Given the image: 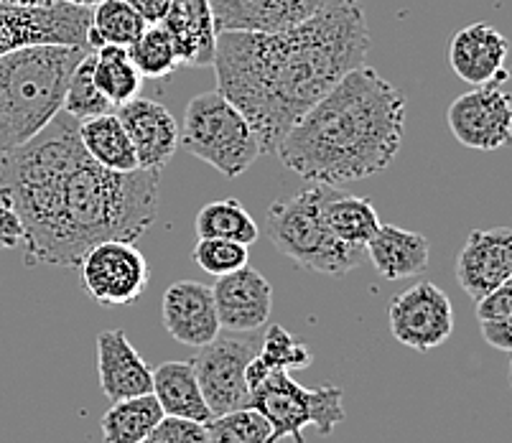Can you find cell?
<instances>
[{"label": "cell", "mask_w": 512, "mask_h": 443, "mask_svg": "<svg viewBox=\"0 0 512 443\" xmlns=\"http://www.w3.org/2000/svg\"><path fill=\"white\" fill-rule=\"evenodd\" d=\"M214 309L225 331L248 334L268 324L273 311V286L260 270L245 268L217 278L212 286Z\"/></svg>", "instance_id": "4fadbf2b"}, {"label": "cell", "mask_w": 512, "mask_h": 443, "mask_svg": "<svg viewBox=\"0 0 512 443\" xmlns=\"http://www.w3.org/2000/svg\"><path fill=\"white\" fill-rule=\"evenodd\" d=\"M456 281L467 296H482L512 281V230H472L456 258Z\"/></svg>", "instance_id": "5bb4252c"}, {"label": "cell", "mask_w": 512, "mask_h": 443, "mask_svg": "<svg viewBox=\"0 0 512 443\" xmlns=\"http://www.w3.org/2000/svg\"><path fill=\"white\" fill-rule=\"evenodd\" d=\"M85 46L36 44L0 57V153L23 146L62 113L64 90Z\"/></svg>", "instance_id": "277c9868"}, {"label": "cell", "mask_w": 512, "mask_h": 443, "mask_svg": "<svg viewBox=\"0 0 512 443\" xmlns=\"http://www.w3.org/2000/svg\"><path fill=\"white\" fill-rule=\"evenodd\" d=\"M161 418H164V410L153 398V393L118 400V403H113V408L102 415V441L141 443Z\"/></svg>", "instance_id": "484cf974"}, {"label": "cell", "mask_w": 512, "mask_h": 443, "mask_svg": "<svg viewBox=\"0 0 512 443\" xmlns=\"http://www.w3.org/2000/svg\"><path fill=\"white\" fill-rule=\"evenodd\" d=\"M258 357L263 359L265 365L271 370H304L314 362V354L306 347L304 342L293 337L291 331L283 329L281 324H271L268 331L263 334V342H260Z\"/></svg>", "instance_id": "d6a6232c"}, {"label": "cell", "mask_w": 512, "mask_h": 443, "mask_svg": "<svg viewBox=\"0 0 512 443\" xmlns=\"http://www.w3.org/2000/svg\"><path fill=\"white\" fill-rule=\"evenodd\" d=\"M148 23L138 16L125 0H102L92 8L90 29H87V49L102 46H123L128 49L143 34Z\"/></svg>", "instance_id": "4316f807"}, {"label": "cell", "mask_w": 512, "mask_h": 443, "mask_svg": "<svg viewBox=\"0 0 512 443\" xmlns=\"http://www.w3.org/2000/svg\"><path fill=\"white\" fill-rule=\"evenodd\" d=\"M97 375L102 393L110 403L151 393L153 370L128 342L123 329L97 334Z\"/></svg>", "instance_id": "d6986e66"}, {"label": "cell", "mask_w": 512, "mask_h": 443, "mask_svg": "<svg viewBox=\"0 0 512 443\" xmlns=\"http://www.w3.org/2000/svg\"><path fill=\"white\" fill-rule=\"evenodd\" d=\"M263 334H217L209 344L199 347L197 359L192 362L197 372L199 387L207 400L212 415L230 413L250 405V387L245 380V367L260 352Z\"/></svg>", "instance_id": "ba28073f"}, {"label": "cell", "mask_w": 512, "mask_h": 443, "mask_svg": "<svg viewBox=\"0 0 512 443\" xmlns=\"http://www.w3.org/2000/svg\"><path fill=\"white\" fill-rule=\"evenodd\" d=\"M77 135L87 156L95 163H100V166H105V169L118 171V174H130V171L141 169L136 151H133V143H130L128 133H125L115 110L113 113L97 115V118L82 120L77 125Z\"/></svg>", "instance_id": "603a6c76"}, {"label": "cell", "mask_w": 512, "mask_h": 443, "mask_svg": "<svg viewBox=\"0 0 512 443\" xmlns=\"http://www.w3.org/2000/svg\"><path fill=\"white\" fill-rule=\"evenodd\" d=\"M365 255L385 281H406L426 273L431 245L421 232L403 230L398 225H380L375 237L365 245Z\"/></svg>", "instance_id": "44dd1931"}, {"label": "cell", "mask_w": 512, "mask_h": 443, "mask_svg": "<svg viewBox=\"0 0 512 443\" xmlns=\"http://www.w3.org/2000/svg\"><path fill=\"white\" fill-rule=\"evenodd\" d=\"M179 146L227 179L245 174L260 156L253 125L220 90H207L189 100Z\"/></svg>", "instance_id": "8992f818"}, {"label": "cell", "mask_w": 512, "mask_h": 443, "mask_svg": "<svg viewBox=\"0 0 512 443\" xmlns=\"http://www.w3.org/2000/svg\"><path fill=\"white\" fill-rule=\"evenodd\" d=\"M79 283L100 306H130L146 293L151 265L136 242L105 240L90 247L77 265Z\"/></svg>", "instance_id": "9c48e42d"}, {"label": "cell", "mask_w": 512, "mask_h": 443, "mask_svg": "<svg viewBox=\"0 0 512 443\" xmlns=\"http://www.w3.org/2000/svg\"><path fill=\"white\" fill-rule=\"evenodd\" d=\"M77 125L62 110L31 141L0 153V199L21 217L26 265L77 268L97 242H138L158 217L161 171L105 169L87 156Z\"/></svg>", "instance_id": "6da1fadb"}, {"label": "cell", "mask_w": 512, "mask_h": 443, "mask_svg": "<svg viewBox=\"0 0 512 443\" xmlns=\"http://www.w3.org/2000/svg\"><path fill=\"white\" fill-rule=\"evenodd\" d=\"M64 3H72V6H79V8H95L97 3H102V0H64Z\"/></svg>", "instance_id": "f35d334b"}, {"label": "cell", "mask_w": 512, "mask_h": 443, "mask_svg": "<svg viewBox=\"0 0 512 443\" xmlns=\"http://www.w3.org/2000/svg\"><path fill=\"white\" fill-rule=\"evenodd\" d=\"M406 105L398 87L360 64L293 123L276 153L288 171L311 184L370 179L398 156Z\"/></svg>", "instance_id": "3957f363"}, {"label": "cell", "mask_w": 512, "mask_h": 443, "mask_svg": "<svg viewBox=\"0 0 512 443\" xmlns=\"http://www.w3.org/2000/svg\"><path fill=\"white\" fill-rule=\"evenodd\" d=\"M446 123L464 148L492 153L512 138V97L495 82L477 85L451 102Z\"/></svg>", "instance_id": "7c38bea8"}, {"label": "cell", "mask_w": 512, "mask_h": 443, "mask_svg": "<svg viewBox=\"0 0 512 443\" xmlns=\"http://www.w3.org/2000/svg\"><path fill=\"white\" fill-rule=\"evenodd\" d=\"M62 110L67 115H72L77 123L97 118V115L113 113L115 110V107L102 97V92L95 87V79H92V51H87L85 57H82V62L74 67L72 74H69Z\"/></svg>", "instance_id": "4dcf8cb0"}, {"label": "cell", "mask_w": 512, "mask_h": 443, "mask_svg": "<svg viewBox=\"0 0 512 443\" xmlns=\"http://www.w3.org/2000/svg\"><path fill=\"white\" fill-rule=\"evenodd\" d=\"M321 214H324V222H327L329 232H332L339 242L352 247H362V250H365L367 242L375 237V232L383 225L370 199L355 197V194H344L337 186H327L324 204H321Z\"/></svg>", "instance_id": "cb8c5ba5"}, {"label": "cell", "mask_w": 512, "mask_h": 443, "mask_svg": "<svg viewBox=\"0 0 512 443\" xmlns=\"http://www.w3.org/2000/svg\"><path fill=\"white\" fill-rule=\"evenodd\" d=\"M151 393L161 405V410H164V415L186 418V421L194 423H207L214 418L202 395L192 362H164V365H158L153 370Z\"/></svg>", "instance_id": "7402d4cb"}, {"label": "cell", "mask_w": 512, "mask_h": 443, "mask_svg": "<svg viewBox=\"0 0 512 443\" xmlns=\"http://www.w3.org/2000/svg\"><path fill=\"white\" fill-rule=\"evenodd\" d=\"M23 242V225L16 209L0 199V250H13Z\"/></svg>", "instance_id": "d590c367"}, {"label": "cell", "mask_w": 512, "mask_h": 443, "mask_svg": "<svg viewBox=\"0 0 512 443\" xmlns=\"http://www.w3.org/2000/svg\"><path fill=\"white\" fill-rule=\"evenodd\" d=\"M8 6H18V8H49L57 6L59 0H3Z\"/></svg>", "instance_id": "74e56055"}, {"label": "cell", "mask_w": 512, "mask_h": 443, "mask_svg": "<svg viewBox=\"0 0 512 443\" xmlns=\"http://www.w3.org/2000/svg\"><path fill=\"white\" fill-rule=\"evenodd\" d=\"M209 443H276L271 423L255 408H237L204 423Z\"/></svg>", "instance_id": "f546056e"}, {"label": "cell", "mask_w": 512, "mask_h": 443, "mask_svg": "<svg viewBox=\"0 0 512 443\" xmlns=\"http://www.w3.org/2000/svg\"><path fill=\"white\" fill-rule=\"evenodd\" d=\"M164 326L179 344L204 347L222 331L212 288L199 281H176L164 293Z\"/></svg>", "instance_id": "ac0fdd59"}, {"label": "cell", "mask_w": 512, "mask_h": 443, "mask_svg": "<svg viewBox=\"0 0 512 443\" xmlns=\"http://www.w3.org/2000/svg\"><path fill=\"white\" fill-rule=\"evenodd\" d=\"M477 319L484 342L500 352H512V281L502 283L477 301Z\"/></svg>", "instance_id": "1f68e13d"}, {"label": "cell", "mask_w": 512, "mask_h": 443, "mask_svg": "<svg viewBox=\"0 0 512 443\" xmlns=\"http://www.w3.org/2000/svg\"><path fill=\"white\" fill-rule=\"evenodd\" d=\"M197 235L220 237V240H232L250 247L258 240L260 230L253 214L237 199H217V202H209L199 209Z\"/></svg>", "instance_id": "83f0119b"}, {"label": "cell", "mask_w": 512, "mask_h": 443, "mask_svg": "<svg viewBox=\"0 0 512 443\" xmlns=\"http://www.w3.org/2000/svg\"><path fill=\"white\" fill-rule=\"evenodd\" d=\"M118 118L128 133L141 169L161 171L179 148V125L161 102L133 97L120 105Z\"/></svg>", "instance_id": "9a60e30c"}, {"label": "cell", "mask_w": 512, "mask_h": 443, "mask_svg": "<svg viewBox=\"0 0 512 443\" xmlns=\"http://www.w3.org/2000/svg\"><path fill=\"white\" fill-rule=\"evenodd\" d=\"M367 51L360 0H327L291 29L220 31L212 69L217 90L248 118L265 156L344 74L365 64Z\"/></svg>", "instance_id": "7a4b0ae2"}, {"label": "cell", "mask_w": 512, "mask_h": 443, "mask_svg": "<svg viewBox=\"0 0 512 443\" xmlns=\"http://www.w3.org/2000/svg\"><path fill=\"white\" fill-rule=\"evenodd\" d=\"M92 8L59 0L49 8H18L0 0V57L36 44L85 46Z\"/></svg>", "instance_id": "30bf717a"}, {"label": "cell", "mask_w": 512, "mask_h": 443, "mask_svg": "<svg viewBox=\"0 0 512 443\" xmlns=\"http://www.w3.org/2000/svg\"><path fill=\"white\" fill-rule=\"evenodd\" d=\"M507 39L492 23H469L456 31L449 41V67L467 85H502L505 72Z\"/></svg>", "instance_id": "2e32d148"}, {"label": "cell", "mask_w": 512, "mask_h": 443, "mask_svg": "<svg viewBox=\"0 0 512 443\" xmlns=\"http://www.w3.org/2000/svg\"><path fill=\"white\" fill-rule=\"evenodd\" d=\"M169 34L179 64L184 67H212L217 26H214L209 0H171L169 11L161 18Z\"/></svg>", "instance_id": "ffe728a7"}, {"label": "cell", "mask_w": 512, "mask_h": 443, "mask_svg": "<svg viewBox=\"0 0 512 443\" xmlns=\"http://www.w3.org/2000/svg\"><path fill=\"white\" fill-rule=\"evenodd\" d=\"M92 79L115 110L141 95L143 77L123 46H102L92 51Z\"/></svg>", "instance_id": "d4e9b609"}, {"label": "cell", "mask_w": 512, "mask_h": 443, "mask_svg": "<svg viewBox=\"0 0 512 443\" xmlns=\"http://www.w3.org/2000/svg\"><path fill=\"white\" fill-rule=\"evenodd\" d=\"M141 443H209L204 423L164 415Z\"/></svg>", "instance_id": "e575fe53"}, {"label": "cell", "mask_w": 512, "mask_h": 443, "mask_svg": "<svg viewBox=\"0 0 512 443\" xmlns=\"http://www.w3.org/2000/svg\"><path fill=\"white\" fill-rule=\"evenodd\" d=\"M146 23H161V18L169 11L171 0H125Z\"/></svg>", "instance_id": "8d00e7d4"}, {"label": "cell", "mask_w": 512, "mask_h": 443, "mask_svg": "<svg viewBox=\"0 0 512 443\" xmlns=\"http://www.w3.org/2000/svg\"><path fill=\"white\" fill-rule=\"evenodd\" d=\"M388 324L403 347L431 352L454 334V306L436 283L421 281L390 301Z\"/></svg>", "instance_id": "8fae6325"}, {"label": "cell", "mask_w": 512, "mask_h": 443, "mask_svg": "<svg viewBox=\"0 0 512 443\" xmlns=\"http://www.w3.org/2000/svg\"><path fill=\"white\" fill-rule=\"evenodd\" d=\"M327 0H209L217 34L220 31H273L291 29L314 16Z\"/></svg>", "instance_id": "e0dca14e"}, {"label": "cell", "mask_w": 512, "mask_h": 443, "mask_svg": "<svg viewBox=\"0 0 512 443\" xmlns=\"http://www.w3.org/2000/svg\"><path fill=\"white\" fill-rule=\"evenodd\" d=\"M250 408L258 410L273 428V441L291 438L304 443V428L314 426L319 436L329 438L334 428L347 418L342 405V390L321 385L306 390L286 370H273L263 382L250 390Z\"/></svg>", "instance_id": "52a82bcc"}, {"label": "cell", "mask_w": 512, "mask_h": 443, "mask_svg": "<svg viewBox=\"0 0 512 443\" xmlns=\"http://www.w3.org/2000/svg\"><path fill=\"white\" fill-rule=\"evenodd\" d=\"M327 184H311L288 199H278L265 212V225L273 245L304 270L332 278H347L367 260L362 247L339 242L329 232L321 204Z\"/></svg>", "instance_id": "5b68a950"}, {"label": "cell", "mask_w": 512, "mask_h": 443, "mask_svg": "<svg viewBox=\"0 0 512 443\" xmlns=\"http://www.w3.org/2000/svg\"><path fill=\"white\" fill-rule=\"evenodd\" d=\"M128 57L146 79H166L181 67L174 44L161 23H148L143 34L128 46Z\"/></svg>", "instance_id": "f1b7e54d"}, {"label": "cell", "mask_w": 512, "mask_h": 443, "mask_svg": "<svg viewBox=\"0 0 512 443\" xmlns=\"http://www.w3.org/2000/svg\"><path fill=\"white\" fill-rule=\"evenodd\" d=\"M192 258L204 273L214 275V278L235 273V270L245 268V265L250 263L248 245H240V242L232 240H220V237H199Z\"/></svg>", "instance_id": "836d02e7"}]
</instances>
